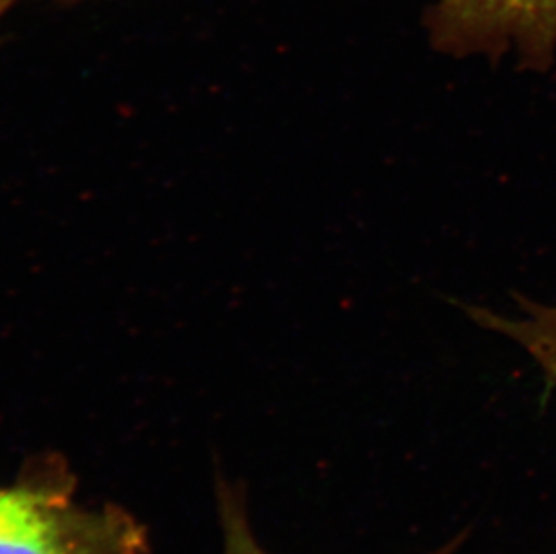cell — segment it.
<instances>
[{"instance_id":"1","label":"cell","mask_w":556,"mask_h":554,"mask_svg":"<svg viewBox=\"0 0 556 554\" xmlns=\"http://www.w3.org/2000/svg\"><path fill=\"white\" fill-rule=\"evenodd\" d=\"M147 531L123 507L76 501V477L59 455L29 461L0 484V554H147Z\"/></svg>"},{"instance_id":"2","label":"cell","mask_w":556,"mask_h":554,"mask_svg":"<svg viewBox=\"0 0 556 554\" xmlns=\"http://www.w3.org/2000/svg\"><path fill=\"white\" fill-rule=\"evenodd\" d=\"M427 29L441 53H514L522 67L544 73L556 58V0H438Z\"/></svg>"},{"instance_id":"3","label":"cell","mask_w":556,"mask_h":554,"mask_svg":"<svg viewBox=\"0 0 556 554\" xmlns=\"http://www.w3.org/2000/svg\"><path fill=\"white\" fill-rule=\"evenodd\" d=\"M468 314L486 330L504 335L520 345L541 367L547 382L556 388V304L522 301L517 315L473 306Z\"/></svg>"},{"instance_id":"4","label":"cell","mask_w":556,"mask_h":554,"mask_svg":"<svg viewBox=\"0 0 556 554\" xmlns=\"http://www.w3.org/2000/svg\"><path fill=\"white\" fill-rule=\"evenodd\" d=\"M218 513L224 533V554H268L263 550L249 524L245 498L237 488L218 479ZM465 537H456L448 544L429 554H454Z\"/></svg>"},{"instance_id":"5","label":"cell","mask_w":556,"mask_h":554,"mask_svg":"<svg viewBox=\"0 0 556 554\" xmlns=\"http://www.w3.org/2000/svg\"><path fill=\"white\" fill-rule=\"evenodd\" d=\"M16 0H0V21H2V16L8 13L11 5L15 4Z\"/></svg>"}]
</instances>
